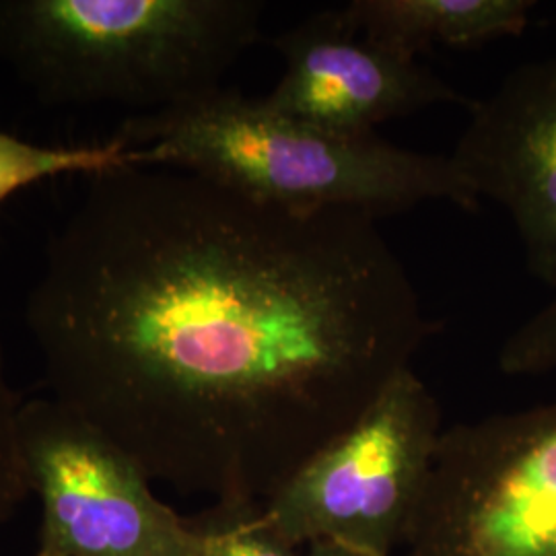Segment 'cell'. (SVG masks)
<instances>
[{
    "label": "cell",
    "instance_id": "13",
    "mask_svg": "<svg viewBox=\"0 0 556 556\" xmlns=\"http://www.w3.org/2000/svg\"><path fill=\"white\" fill-rule=\"evenodd\" d=\"M498 369L505 376H544L556 371V295L503 342Z\"/></svg>",
    "mask_w": 556,
    "mask_h": 556
},
{
    "label": "cell",
    "instance_id": "8",
    "mask_svg": "<svg viewBox=\"0 0 556 556\" xmlns=\"http://www.w3.org/2000/svg\"><path fill=\"white\" fill-rule=\"evenodd\" d=\"M466 110L450 157L478 200L509 215L528 273L556 291V54L517 66Z\"/></svg>",
    "mask_w": 556,
    "mask_h": 556
},
{
    "label": "cell",
    "instance_id": "2",
    "mask_svg": "<svg viewBox=\"0 0 556 556\" xmlns=\"http://www.w3.org/2000/svg\"><path fill=\"white\" fill-rule=\"evenodd\" d=\"M116 139L142 165L172 167L289 213L353 211L383 219L425 202L475 211L477 192L450 155L346 137L220 87L124 119Z\"/></svg>",
    "mask_w": 556,
    "mask_h": 556
},
{
    "label": "cell",
    "instance_id": "7",
    "mask_svg": "<svg viewBox=\"0 0 556 556\" xmlns=\"http://www.w3.org/2000/svg\"><path fill=\"white\" fill-rule=\"evenodd\" d=\"M273 46L282 75L266 103L338 135L371 137L383 122L472 101L417 59L363 38L342 7L299 21Z\"/></svg>",
    "mask_w": 556,
    "mask_h": 556
},
{
    "label": "cell",
    "instance_id": "11",
    "mask_svg": "<svg viewBox=\"0 0 556 556\" xmlns=\"http://www.w3.org/2000/svg\"><path fill=\"white\" fill-rule=\"evenodd\" d=\"M188 521L199 536L200 556H301L270 528L256 501H217Z\"/></svg>",
    "mask_w": 556,
    "mask_h": 556
},
{
    "label": "cell",
    "instance_id": "6",
    "mask_svg": "<svg viewBox=\"0 0 556 556\" xmlns=\"http://www.w3.org/2000/svg\"><path fill=\"white\" fill-rule=\"evenodd\" d=\"M21 445L41 503L43 556H200L188 519L98 429L52 397L21 408Z\"/></svg>",
    "mask_w": 556,
    "mask_h": 556
},
{
    "label": "cell",
    "instance_id": "4",
    "mask_svg": "<svg viewBox=\"0 0 556 556\" xmlns=\"http://www.w3.org/2000/svg\"><path fill=\"white\" fill-rule=\"evenodd\" d=\"M441 413L413 367L262 503L291 546L337 542L374 556L402 546L441 438Z\"/></svg>",
    "mask_w": 556,
    "mask_h": 556
},
{
    "label": "cell",
    "instance_id": "1",
    "mask_svg": "<svg viewBox=\"0 0 556 556\" xmlns=\"http://www.w3.org/2000/svg\"><path fill=\"white\" fill-rule=\"evenodd\" d=\"M25 321L50 397L151 482L256 503L435 332L378 219L153 165L89 176Z\"/></svg>",
    "mask_w": 556,
    "mask_h": 556
},
{
    "label": "cell",
    "instance_id": "15",
    "mask_svg": "<svg viewBox=\"0 0 556 556\" xmlns=\"http://www.w3.org/2000/svg\"><path fill=\"white\" fill-rule=\"evenodd\" d=\"M36 556H43V555H40V553H38V555H36Z\"/></svg>",
    "mask_w": 556,
    "mask_h": 556
},
{
    "label": "cell",
    "instance_id": "3",
    "mask_svg": "<svg viewBox=\"0 0 556 556\" xmlns=\"http://www.w3.org/2000/svg\"><path fill=\"white\" fill-rule=\"evenodd\" d=\"M264 11L260 0H0V59L46 103L149 114L220 89Z\"/></svg>",
    "mask_w": 556,
    "mask_h": 556
},
{
    "label": "cell",
    "instance_id": "12",
    "mask_svg": "<svg viewBox=\"0 0 556 556\" xmlns=\"http://www.w3.org/2000/svg\"><path fill=\"white\" fill-rule=\"evenodd\" d=\"M21 400L9 379L7 358L0 344V523L17 516L31 495L21 445Z\"/></svg>",
    "mask_w": 556,
    "mask_h": 556
},
{
    "label": "cell",
    "instance_id": "14",
    "mask_svg": "<svg viewBox=\"0 0 556 556\" xmlns=\"http://www.w3.org/2000/svg\"><path fill=\"white\" fill-rule=\"evenodd\" d=\"M303 556H374L367 555V553H361L355 548H349V546H342L337 542H314L309 544V551L307 555Z\"/></svg>",
    "mask_w": 556,
    "mask_h": 556
},
{
    "label": "cell",
    "instance_id": "9",
    "mask_svg": "<svg viewBox=\"0 0 556 556\" xmlns=\"http://www.w3.org/2000/svg\"><path fill=\"white\" fill-rule=\"evenodd\" d=\"M534 7L532 0H353L342 13L363 38L417 59L435 46L470 50L517 38Z\"/></svg>",
    "mask_w": 556,
    "mask_h": 556
},
{
    "label": "cell",
    "instance_id": "10",
    "mask_svg": "<svg viewBox=\"0 0 556 556\" xmlns=\"http://www.w3.org/2000/svg\"><path fill=\"white\" fill-rule=\"evenodd\" d=\"M126 165H142L140 151L116 137L100 144L50 147L0 130V204L41 179L66 174L96 176Z\"/></svg>",
    "mask_w": 556,
    "mask_h": 556
},
{
    "label": "cell",
    "instance_id": "5",
    "mask_svg": "<svg viewBox=\"0 0 556 556\" xmlns=\"http://www.w3.org/2000/svg\"><path fill=\"white\" fill-rule=\"evenodd\" d=\"M404 556H556V400L443 429Z\"/></svg>",
    "mask_w": 556,
    "mask_h": 556
}]
</instances>
